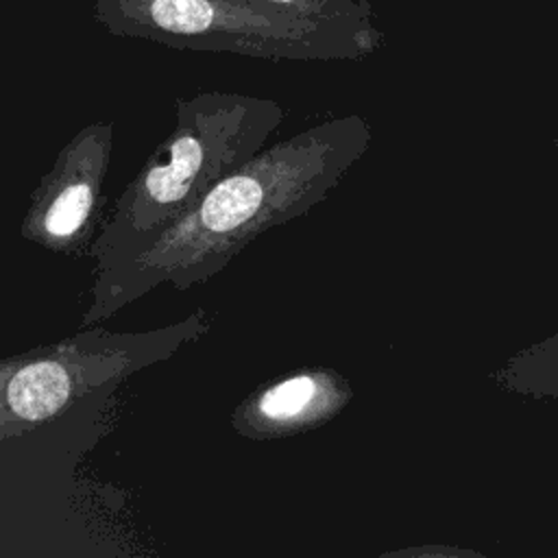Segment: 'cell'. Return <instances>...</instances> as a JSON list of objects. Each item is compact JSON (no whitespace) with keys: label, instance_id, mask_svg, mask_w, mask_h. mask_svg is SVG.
Listing matches in <instances>:
<instances>
[{"label":"cell","instance_id":"277c9868","mask_svg":"<svg viewBox=\"0 0 558 558\" xmlns=\"http://www.w3.org/2000/svg\"><path fill=\"white\" fill-rule=\"evenodd\" d=\"M94 17L118 37L275 61L353 57L373 44L353 33L229 0H96Z\"/></svg>","mask_w":558,"mask_h":558},{"label":"cell","instance_id":"8992f818","mask_svg":"<svg viewBox=\"0 0 558 558\" xmlns=\"http://www.w3.org/2000/svg\"><path fill=\"white\" fill-rule=\"evenodd\" d=\"M338 403L336 379L294 371L255 388L231 412V427L248 440H277L323 421Z\"/></svg>","mask_w":558,"mask_h":558},{"label":"cell","instance_id":"7a4b0ae2","mask_svg":"<svg viewBox=\"0 0 558 558\" xmlns=\"http://www.w3.org/2000/svg\"><path fill=\"white\" fill-rule=\"evenodd\" d=\"M277 100L201 92L174 100V129L118 196L89 246L102 272L179 218L207 187L244 166L279 129Z\"/></svg>","mask_w":558,"mask_h":558},{"label":"cell","instance_id":"5b68a950","mask_svg":"<svg viewBox=\"0 0 558 558\" xmlns=\"http://www.w3.org/2000/svg\"><path fill=\"white\" fill-rule=\"evenodd\" d=\"M111 150V122H89L74 133L33 190L20 225L22 238L52 253L89 255L107 203L102 183Z\"/></svg>","mask_w":558,"mask_h":558},{"label":"cell","instance_id":"52a82bcc","mask_svg":"<svg viewBox=\"0 0 558 558\" xmlns=\"http://www.w3.org/2000/svg\"><path fill=\"white\" fill-rule=\"evenodd\" d=\"M229 2L373 39L371 7L366 0H229Z\"/></svg>","mask_w":558,"mask_h":558},{"label":"cell","instance_id":"3957f363","mask_svg":"<svg viewBox=\"0 0 558 558\" xmlns=\"http://www.w3.org/2000/svg\"><path fill=\"white\" fill-rule=\"evenodd\" d=\"M209 331L203 310L166 327H81L63 340L0 360V442L48 423L98 388L172 357Z\"/></svg>","mask_w":558,"mask_h":558},{"label":"cell","instance_id":"6da1fadb","mask_svg":"<svg viewBox=\"0 0 558 558\" xmlns=\"http://www.w3.org/2000/svg\"><path fill=\"white\" fill-rule=\"evenodd\" d=\"M342 140L336 124L316 126L272 142L216 181L168 227L92 277L81 327L105 323L159 286L207 283L257 235L305 214L333 181Z\"/></svg>","mask_w":558,"mask_h":558}]
</instances>
